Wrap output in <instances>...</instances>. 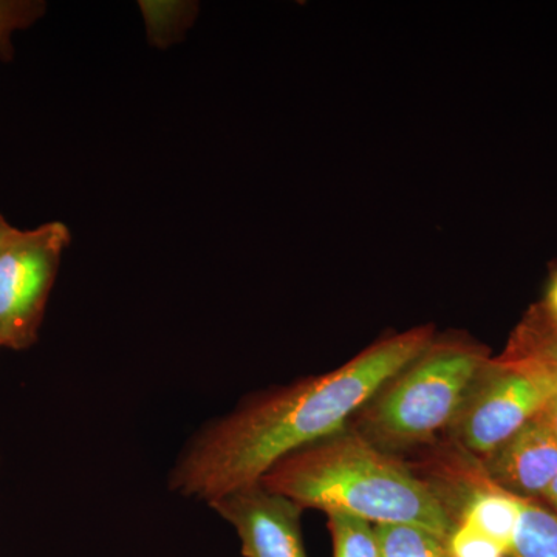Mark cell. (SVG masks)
<instances>
[{"label":"cell","instance_id":"8992f818","mask_svg":"<svg viewBox=\"0 0 557 557\" xmlns=\"http://www.w3.org/2000/svg\"><path fill=\"white\" fill-rule=\"evenodd\" d=\"M209 507L237 531L245 557H307L304 508L262 483L226 494Z\"/></svg>","mask_w":557,"mask_h":557},{"label":"cell","instance_id":"8fae6325","mask_svg":"<svg viewBox=\"0 0 557 557\" xmlns=\"http://www.w3.org/2000/svg\"><path fill=\"white\" fill-rule=\"evenodd\" d=\"M139 5L150 44L160 49L182 39L199 13V5L194 2H139Z\"/></svg>","mask_w":557,"mask_h":557},{"label":"cell","instance_id":"2e32d148","mask_svg":"<svg viewBox=\"0 0 557 557\" xmlns=\"http://www.w3.org/2000/svg\"><path fill=\"white\" fill-rule=\"evenodd\" d=\"M545 313L557 325V273L549 284L547 293V302H545Z\"/></svg>","mask_w":557,"mask_h":557},{"label":"cell","instance_id":"ffe728a7","mask_svg":"<svg viewBox=\"0 0 557 557\" xmlns=\"http://www.w3.org/2000/svg\"><path fill=\"white\" fill-rule=\"evenodd\" d=\"M547 317H548V314H547ZM549 321H552V319H549ZM553 325H555V329H556V332H557V325L555 324V322H553Z\"/></svg>","mask_w":557,"mask_h":557},{"label":"cell","instance_id":"e0dca14e","mask_svg":"<svg viewBox=\"0 0 557 557\" xmlns=\"http://www.w3.org/2000/svg\"><path fill=\"white\" fill-rule=\"evenodd\" d=\"M541 504H544L545 507L552 509V511L557 516V478L553 480L552 485H549L548 490L545 491Z\"/></svg>","mask_w":557,"mask_h":557},{"label":"cell","instance_id":"277c9868","mask_svg":"<svg viewBox=\"0 0 557 557\" xmlns=\"http://www.w3.org/2000/svg\"><path fill=\"white\" fill-rule=\"evenodd\" d=\"M557 398V359L520 335L491 358L449 428L458 448L480 461L542 416Z\"/></svg>","mask_w":557,"mask_h":557},{"label":"cell","instance_id":"5bb4252c","mask_svg":"<svg viewBox=\"0 0 557 557\" xmlns=\"http://www.w3.org/2000/svg\"><path fill=\"white\" fill-rule=\"evenodd\" d=\"M446 545L449 557H509L504 545L458 520Z\"/></svg>","mask_w":557,"mask_h":557},{"label":"cell","instance_id":"ba28073f","mask_svg":"<svg viewBox=\"0 0 557 557\" xmlns=\"http://www.w3.org/2000/svg\"><path fill=\"white\" fill-rule=\"evenodd\" d=\"M474 479V486L469 487L463 505L456 511V522L458 520L467 523L485 536L494 539L509 553L519 522L522 498L491 485L480 474L479 467Z\"/></svg>","mask_w":557,"mask_h":557},{"label":"cell","instance_id":"5b68a950","mask_svg":"<svg viewBox=\"0 0 557 557\" xmlns=\"http://www.w3.org/2000/svg\"><path fill=\"white\" fill-rule=\"evenodd\" d=\"M72 242L65 223L13 233L0 249V347L24 350L38 341L62 256Z\"/></svg>","mask_w":557,"mask_h":557},{"label":"cell","instance_id":"4fadbf2b","mask_svg":"<svg viewBox=\"0 0 557 557\" xmlns=\"http://www.w3.org/2000/svg\"><path fill=\"white\" fill-rule=\"evenodd\" d=\"M46 13L44 0H0V61H13V36L33 27Z\"/></svg>","mask_w":557,"mask_h":557},{"label":"cell","instance_id":"52a82bcc","mask_svg":"<svg viewBox=\"0 0 557 557\" xmlns=\"http://www.w3.org/2000/svg\"><path fill=\"white\" fill-rule=\"evenodd\" d=\"M491 485L522 498L541 502L557 478V440L545 412L478 461Z\"/></svg>","mask_w":557,"mask_h":557},{"label":"cell","instance_id":"3957f363","mask_svg":"<svg viewBox=\"0 0 557 557\" xmlns=\"http://www.w3.org/2000/svg\"><path fill=\"white\" fill-rule=\"evenodd\" d=\"M490 359L487 348L475 341L434 338L373 394L348 426L392 456L428 445L453 426Z\"/></svg>","mask_w":557,"mask_h":557},{"label":"cell","instance_id":"9c48e42d","mask_svg":"<svg viewBox=\"0 0 557 557\" xmlns=\"http://www.w3.org/2000/svg\"><path fill=\"white\" fill-rule=\"evenodd\" d=\"M509 557H557V516L552 509L522 500Z\"/></svg>","mask_w":557,"mask_h":557},{"label":"cell","instance_id":"7a4b0ae2","mask_svg":"<svg viewBox=\"0 0 557 557\" xmlns=\"http://www.w3.org/2000/svg\"><path fill=\"white\" fill-rule=\"evenodd\" d=\"M259 483L304 509L346 512L372 525L410 523L445 539L456 527L437 487L350 426L282 458Z\"/></svg>","mask_w":557,"mask_h":557},{"label":"cell","instance_id":"30bf717a","mask_svg":"<svg viewBox=\"0 0 557 557\" xmlns=\"http://www.w3.org/2000/svg\"><path fill=\"white\" fill-rule=\"evenodd\" d=\"M375 527L380 557H449L448 539L428 528L410 523H380Z\"/></svg>","mask_w":557,"mask_h":557},{"label":"cell","instance_id":"d6986e66","mask_svg":"<svg viewBox=\"0 0 557 557\" xmlns=\"http://www.w3.org/2000/svg\"><path fill=\"white\" fill-rule=\"evenodd\" d=\"M549 424H552L553 432H555L557 440V398L549 405V408L545 410Z\"/></svg>","mask_w":557,"mask_h":557},{"label":"cell","instance_id":"ac0fdd59","mask_svg":"<svg viewBox=\"0 0 557 557\" xmlns=\"http://www.w3.org/2000/svg\"><path fill=\"white\" fill-rule=\"evenodd\" d=\"M14 228H16V226L10 225L9 220L3 218L2 212H0V249H2L5 242L9 240Z\"/></svg>","mask_w":557,"mask_h":557},{"label":"cell","instance_id":"7c38bea8","mask_svg":"<svg viewBox=\"0 0 557 557\" xmlns=\"http://www.w3.org/2000/svg\"><path fill=\"white\" fill-rule=\"evenodd\" d=\"M333 557H380L375 527L346 512L327 515Z\"/></svg>","mask_w":557,"mask_h":557},{"label":"cell","instance_id":"9a60e30c","mask_svg":"<svg viewBox=\"0 0 557 557\" xmlns=\"http://www.w3.org/2000/svg\"><path fill=\"white\" fill-rule=\"evenodd\" d=\"M519 333L536 344L549 357L557 359V332L545 311L544 314H534Z\"/></svg>","mask_w":557,"mask_h":557},{"label":"cell","instance_id":"6da1fadb","mask_svg":"<svg viewBox=\"0 0 557 557\" xmlns=\"http://www.w3.org/2000/svg\"><path fill=\"white\" fill-rule=\"evenodd\" d=\"M434 338L432 325L406 330L376 341L332 372L262 392L208 421L178 454L171 490L211 505L256 485L282 458L347 428Z\"/></svg>","mask_w":557,"mask_h":557}]
</instances>
